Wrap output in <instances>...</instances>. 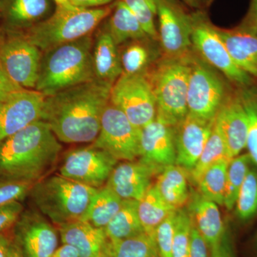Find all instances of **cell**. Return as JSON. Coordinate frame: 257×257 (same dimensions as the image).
I'll use <instances>...</instances> for the list:
<instances>
[{"label":"cell","mask_w":257,"mask_h":257,"mask_svg":"<svg viewBox=\"0 0 257 257\" xmlns=\"http://www.w3.org/2000/svg\"><path fill=\"white\" fill-rule=\"evenodd\" d=\"M111 87L95 79L46 96L41 119L62 143H93L99 135Z\"/></svg>","instance_id":"cell-1"},{"label":"cell","mask_w":257,"mask_h":257,"mask_svg":"<svg viewBox=\"0 0 257 257\" xmlns=\"http://www.w3.org/2000/svg\"><path fill=\"white\" fill-rule=\"evenodd\" d=\"M62 147L43 120L0 143V180L35 184L55 165Z\"/></svg>","instance_id":"cell-2"},{"label":"cell","mask_w":257,"mask_h":257,"mask_svg":"<svg viewBox=\"0 0 257 257\" xmlns=\"http://www.w3.org/2000/svg\"><path fill=\"white\" fill-rule=\"evenodd\" d=\"M93 45L89 35L45 51L35 90L48 96L95 79Z\"/></svg>","instance_id":"cell-3"},{"label":"cell","mask_w":257,"mask_h":257,"mask_svg":"<svg viewBox=\"0 0 257 257\" xmlns=\"http://www.w3.org/2000/svg\"><path fill=\"white\" fill-rule=\"evenodd\" d=\"M110 13L109 7L86 9L69 3L57 5L52 16L27 30L25 37L45 52L91 35Z\"/></svg>","instance_id":"cell-4"},{"label":"cell","mask_w":257,"mask_h":257,"mask_svg":"<svg viewBox=\"0 0 257 257\" xmlns=\"http://www.w3.org/2000/svg\"><path fill=\"white\" fill-rule=\"evenodd\" d=\"M97 189L55 175L36 182L29 194L41 214L59 226L81 220Z\"/></svg>","instance_id":"cell-5"},{"label":"cell","mask_w":257,"mask_h":257,"mask_svg":"<svg viewBox=\"0 0 257 257\" xmlns=\"http://www.w3.org/2000/svg\"><path fill=\"white\" fill-rule=\"evenodd\" d=\"M192 53L162 57L147 71L157 106V116L175 126L188 114L187 89Z\"/></svg>","instance_id":"cell-6"},{"label":"cell","mask_w":257,"mask_h":257,"mask_svg":"<svg viewBox=\"0 0 257 257\" xmlns=\"http://www.w3.org/2000/svg\"><path fill=\"white\" fill-rule=\"evenodd\" d=\"M230 93L216 69L193 51L187 89L188 113L201 119L214 120Z\"/></svg>","instance_id":"cell-7"},{"label":"cell","mask_w":257,"mask_h":257,"mask_svg":"<svg viewBox=\"0 0 257 257\" xmlns=\"http://www.w3.org/2000/svg\"><path fill=\"white\" fill-rule=\"evenodd\" d=\"M109 101L137 127L143 128L156 118V98L147 72L121 74L111 87Z\"/></svg>","instance_id":"cell-8"},{"label":"cell","mask_w":257,"mask_h":257,"mask_svg":"<svg viewBox=\"0 0 257 257\" xmlns=\"http://www.w3.org/2000/svg\"><path fill=\"white\" fill-rule=\"evenodd\" d=\"M193 15L192 45L194 53L240 88L249 87L252 78L241 70L231 58L216 27L202 13Z\"/></svg>","instance_id":"cell-9"},{"label":"cell","mask_w":257,"mask_h":257,"mask_svg":"<svg viewBox=\"0 0 257 257\" xmlns=\"http://www.w3.org/2000/svg\"><path fill=\"white\" fill-rule=\"evenodd\" d=\"M158 18L159 45L163 57H182L193 52L194 15L178 0H155Z\"/></svg>","instance_id":"cell-10"},{"label":"cell","mask_w":257,"mask_h":257,"mask_svg":"<svg viewBox=\"0 0 257 257\" xmlns=\"http://www.w3.org/2000/svg\"><path fill=\"white\" fill-rule=\"evenodd\" d=\"M141 130L109 101L103 111L100 130L92 145L117 160H136L140 157Z\"/></svg>","instance_id":"cell-11"},{"label":"cell","mask_w":257,"mask_h":257,"mask_svg":"<svg viewBox=\"0 0 257 257\" xmlns=\"http://www.w3.org/2000/svg\"><path fill=\"white\" fill-rule=\"evenodd\" d=\"M117 162L110 154L92 145L69 152L60 173L66 178L99 189L106 183Z\"/></svg>","instance_id":"cell-12"},{"label":"cell","mask_w":257,"mask_h":257,"mask_svg":"<svg viewBox=\"0 0 257 257\" xmlns=\"http://www.w3.org/2000/svg\"><path fill=\"white\" fill-rule=\"evenodd\" d=\"M42 56V51L25 35L10 37L0 45V64L23 89H35Z\"/></svg>","instance_id":"cell-13"},{"label":"cell","mask_w":257,"mask_h":257,"mask_svg":"<svg viewBox=\"0 0 257 257\" xmlns=\"http://www.w3.org/2000/svg\"><path fill=\"white\" fill-rule=\"evenodd\" d=\"M45 97L36 90L23 89L0 101V143L41 119Z\"/></svg>","instance_id":"cell-14"},{"label":"cell","mask_w":257,"mask_h":257,"mask_svg":"<svg viewBox=\"0 0 257 257\" xmlns=\"http://www.w3.org/2000/svg\"><path fill=\"white\" fill-rule=\"evenodd\" d=\"M15 235L25 257H52L58 246L55 228L35 211L22 213L15 225Z\"/></svg>","instance_id":"cell-15"},{"label":"cell","mask_w":257,"mask_h":257,"mask_svg":"<svg viewBox=\"0 0 257 257\" xmlns=\"http://www.w3.org/2000/svg\"><path fill=\"white\" fill-rule=\"evenodd\" d=\"M214 120H205L187 114L175 125L176 165L190 172L197 164L210 136Z\"/></svg>","instance_id":"cell-16"},{"label":"cell","mask_w":257,"mask_h":257,"mask_svg":"<svg viewBox=\"0 0 257 257\" xmlns=\"http://www.w3.org/2000/svg\"><path fill=\"white\" fill-rule=\"evenodd\" d=\"M162 169L139 159L116 165L106 186L122 199L140 201L152 187V179Z\"/></svg>","instance_id":"cell-17"},{"label":"cell","mask_w":257,"mask_h":257,"mask_svg":"<svg viewBox=\"0 0 257 257\" xmlns=\"http://www.w3.org/2000/svg\"><path fill=\"white\" fill-rule=\"evenodd\" d=\"M175 126L157 116L142 128L140 160L163 170L176 165Z\"/></svg>","instance_id":"cell-18"},{"label":"cell","mask_w":257,"mask_h":257,"mask_svg":"<svg viewBox=\"0 0 257 257\" xmlns=\"http://www.w3.org/2000/svg\"><path fill=\"white\" fill-rule=\"evenodd\" d=\"M214 125L224 140L229 158L239 155L246 146L248 116L239 92L230 93L216 114Z\"/></svg>","instance_id":"cell-19"},{"label":"cell","mask_w":257,"mask_h":257,"mask_svg":"<svg viewBox=\"0 0 257 257\" xmlns=\"http://www.w3.org/2000/svg\"><path fill=\"white\" fill-rule=\"evenodd\" d=\"M216 30L236 65L257 78V32L242 24L231 30Z\"/></svg>","instance_id":"cell-20"},{"label":"cell","mask_w":257,"mask_h":257,"mask_svg":"<svg viewBox=\"0 0 257 257\" xmlns=\"http://www.w3.org/2000/svg\"><path fill=\"white\" fill-rule=\"evenodd\" d=\"M61 239L78 250L79 257H95L104 251L107 239L103 228L82 220L59 225Z\"/></svg>","instance_id":"cell-21"},{"label":"cell","mask_w":257,"mask_h":257,"mask_svg":"<svg viewBox=\"0 0 257 257\" xmlns=\"http://www.w3.org/2000/svg\"><path fill=\"white\" fill-rule=\"evenodd\" d=\"M187 211L193 224L207 241L209 248L221 241L225 229L218 204L199 192L193 195Z\"/></svg>","instance_id":"cell-22"},{"label":"cell","mask_w":257,"mask_h":257,"mask_svg":"<svg viewBox=\"0 0 257 257\" xmlns=\"http://www.w3.org/2000/svg\"><path fill=\"white\" fill-rule=\"evenodd\" d=\"M92 55L95 79L113 85L123 72L119 47L113 40L106 25L96 33Z\"/></svg>","instance_id":"cell-23"},{"label":"cell","mask_w":257,"mask_h":257,"mask_svg":"<svg viewBox=\"0 0 257 257\" xmlns=\"http://www.w3.org/2000/svg\"><path fill=\"white\" fill-rule=\"evenodd\" d=\"M49 10V0H0V12L13 30H29L42 21Z\"/></svg>","instance_id":"cell-24"},{"label":"cell","mask_w":257,"mask_h":257,"mask_svg":"<svg viewBox=\"0 0 257 257\" xmlns=\"http://www.w3.org/2000/svg\"><path fill=\"white\" fill-rule=\"evenodd\" d=\"M155 40L150 37L139 39L123 44L119 49L122 74H135L147 72L162 57L157 50Z\"/></svg>","instance_id":"cell-25"},{"label":"cell","mask_w":257,"mask_h":257,"mask_svg":"<svg viewBox=\"0 0 257 257\" xmlns=\"http://www.w3.org/2000/svg\"><path fill=\"white\" fill-rule=\"evenodd\" d=\"M187 172L177 165L166 167L157 176V190L162 198L175 209L183 208L189 202Z\"/></svg>","instance_id":"cell-26"},{"label":"cell","mask_w":257,"mask_h":257,"mask_svg":"<svg viewBox=\"0 0 257 257\" xmlns=\"http://www.w3.org/2000/svg\"><path fill=\"white\" fill-rule=\"evenodd\" d=\"M106 27L118 47L127 42L150 37L135 13L121 0L115 4Z\"/></svg>","instance_id":"cell-27"},{"label":"cell","mask_w":257,"mask_h":257,"mask_svg":"<svg viewBox=\"0 0 257 257\" xmlns=\"http://www.w3.org/2000/svg\"><path fill=\"white\" fill-rule=\"evenodd\" d=\"M138 202L123 200L119 210L104 228L108 241H120L145 233L139 217Z\"/></svg>","instance_id":"cell-28"},{"label":"cell","mask_w":257,"mask_h":257,"mask_svg":"<svg viewBox=\"0 0 257 257\" xmlns=\"http://www.w3.org/2000/svg\"><path fill=\"white\" fill-rule=\"evenodd\" d=\"M123 200L107 186L101 187L93 196L81 220L104 229L119 210Z\"/></svg>","instance_id":"cell-29"},{"label":"cell","mask_w":257,"mask_h":257,"mask_svg":"<svg viewBox=\"0 0 257 257\" xmlns=\"http://www.w3.org/2000/svg\"><path fill=\"white\" fill-rule=\"evenodd\" d=\"M177 210L160 195L155 184L138 202V214L147 234L155 238L157 226L172 211Z\"/></svg>","instance_id":"cell-30"},{"label":"cell","mask_w":257,"mask_h":257,"mask_svg":"<svg viewBox=\"0 0 257 257\" xmlns=\"http://www.w3.org/2000/svg\"><path fill=\"white\" fill-rule=\"evenodd\" d=\"M104 251L109 257H161L155 238L146 233L113 242L107 241Z\"/></svg>","instance_id":"cell-31"},{"label":"cell","mask_w":257,"mask_h":257,"mask_svg":"<svg viewBox=\"0 0 257 257\" xmlns=\"http://www.w3.org/2000/svg\"><path fill=\"white\" fill-rule=\"evenodd\" d=\"M230 160H223L211 166L202 176L197 185L199 193L218 205L224 204L226 172Z\"/></svg>","instance_id":"cell-32"},{"label":"cell","mask_w":257,"mask_h":257,"mask_svg":"<svg viewBox=\"0 0 257 257\" xmlns=\"http://www.w3.org/2000/svg\"><path fill=\"white\" fill-rule=\"evenodd\" d=\"M223 160H230L231 159L228 155L224 140L214 123L212 131L204 150L197 164L190 172L193 182L197 185L199 179L208 169Z\"/></svg>","instance_id":"cell-33"},{"label":"cell","mask_w":257,"mask_h":257,"mask_svg":"<svg viewBox=\"0 0 257 257\" xmlns=\"http://www.w3.org/2000/svg\"><path fill=\"white\" fill-rule=\"evenodd\" d=\"M251 159L248 154L238 155L229 161L226 172L224 204L227 210H232L235 207L240 189L251 167Z\"/></svg>","instance_id":"cell-34"},{"label":"cell","mask_w":257,"mask_h":257,"mask_svg":"<svg viewBox=\"0 0 257 257\" xmlns=\"http://www.w3.org/2000/svg\"><path fill=\"white\" fill-rule=\"evenodd\" d=\"M236 215L241 220L251 219L257 214V169L250 167L238 194Z\"/></svg>","instance_id":"cell-35"},{"label":"cell","mask_w":257,"mask_h":257,"mask_svg":"<svg viewBox=\"0 0 257 257\" xmlns=\"http://www.w3.org/2000/svg\"><path fill=\"white\" fill-rule=\"evenodd\" d=\"M240 96L248 116V135L246 148L257 167V90L250 87L240 88Z\"/></svg>","instance_id":"cell-36"},{"label":"cell","mask_w":257,"mask_h":257,"mask_svg":"<svg viewBox=\"0 0 257 257\" xmlns=\"http://www.w3.org/2000/svg\"><path fill=\"white\" fill-rule=\"evenodd\" d=\"M192 225V218L187 209H177L172 257H188Z\"/></svg>","instance_id":"cell-37"},{"label":"cell","mask_w":257,"mask_h":257,"mask_svg":"<svg viewBox=\"0 0 257 257\" xmlns=\"http://www.w3.org/2000/svg\"><path fill=\"white\" fill-rule=\"evenodd\" d=\"M135 13L143 29L152 40L159 42L158 32L155 25L157 17L155 0H121Z\"/></svg>","instance_id":"cell-38"},{"label":"cell","mask_w":257,"mask_h":257,"mask_svg":"<svg viewBox=\"0 0 257 257\" xmlns=\"http://www.w3.org/2000/svg\"><path fill=\"white\" fill-rule=\"evenodd\" d=\"M176 211H172L155 231V239L161 257H172Z\"/></svg>","instance_id":"cell-39"},{"label":"cell","mask_w":257,"mask_h":257,"mask_svg":"<svg viewBox=\"0 0 257 257\" xmlns=\"http://www.w3.org/2000/svg\"><path fill=\"white\" fill-rule=\"evenodd\" d=\"M34 184L18 181L0 180V207L23 200L30 194Z\"/></svg>","instance_id":"cell-40"},{"label":"cell","mask_w":257,"mask_h":257,"mask_svg":"<svg viewBox=\"0 0 257 257\" xmlns=\"http://www.w3.org/2000/svg\"><path fill=\"white\" fill-rule=\"evenodd\" d=\"M23 212L20 202H13L0 207V234L15 226Z\"/></svg>","instance_id":"cell-41"},{"label":"cell","mask_w":257,"mask_h":257,"mask_svg":"<svg viewBox=\"0 0 257 257\" xmlns=\"http://www.w3.org/2000/svg\"><path fill=\"white\" fill-rule=\"evenodd\" d=\"M209 248L207 241L193 224L188 257H209Z\"/></svg>","instance_id":"cell-42"},{"label":"cell","mask_w":257,"mask_h":257,"mask_svg":"<svg viewBox=\"0 0 257 257\" xmlns=\"http://www.w3.org/2000/svg\"><path fill=\"white\" fill-rule=\"evenodd\" d=\"M21 89H23V88L15 84L10 78L9 76L5 72L4 69L0 64V101H3L12 93L21 90Z\"/></svg>","instance_id":"cell-43"},{"label":"cell","mask_w":257,"mask_h":257,"mask_svg":"<svg viewBox=\"0 0 257 257\" xmlns=\"http://www.w3.org/2000/svg\"><path fill=\"white\" fill-rule=\"evenodd\" d=\"M209 248L211 251L210 257H235L232 246L226 232L219 243Z\"/></svg>","instance_id":"cell-44"},{"label":"cell","mask_w":257,"mask_h":257,"mask_svg":"<svg viewBox=\"0 0 257 257\" xmlns=\"http://www.w3.org/2000/svg\"><path fill=\"white\" fill-rule=\"evenodd\" d=\"M241 24L257 32V0H251L247 14Z\"/></svg>","instance_id":"cell-45"},{"label":"cell","mask_w":257,"mask_h":257,"mask_svg":"<svg viewBox=\"0 0 257 257\" xmlns=\"http://www.w3.org/2000/svg\"><path fill=\"white\" fill-rule=\"evenodd\" d=\"M114 0H69V3L77 8L92 9L101 8V6L109 4Z\"/></svg>","instance_id":"cell-46"},{"label":"cell","mask_w":257,"mask_h":257,"mask_svg":"<svg viewBox=\"0 0 257 257\" xmlns=\"http://www.w3.org/2000/svg\"><path fill=\"white\" fill-rule=\"evenodd\" d=\"M52 257H79L78 250L72 245L64 243L63 246L57 248Z\"/></svg>","instance_id":"cell-47"},{"label":"cell","mask_w":257,"mask_h":257,"mask_svg":"<svg viewBox=\"0 0 257 257\" xmlns=\"http://www.w3.org/2000/svg\"><path fill=\"white\" fill-rule=\"evenodd\" d=\"M7 257H25L20 246L15 241H10Z\"/></svg>","instance_id":"cell-48"},{"label":"cell","mask_w":257,"mask_h":257,"mask_svg":"<svg viewBox=\"0 0 257 257\" xmlns=\"http://www.w3.org/2000/svg\"><path fill=\"white\" fill-rule=\"evenodd\" d=\"M8 236L4 234H0V257L8 256V250L10 243Z\"/></svg>","instance_id":"cell-49"},{"label":"cell","mask_w":257,"mask_h":257,"mask_svg":"<svg viewBox=\"0 0 257 257\" xmlns=\"http://www.w3.org/2000/svg\"><path fill=\"white\" fill-rule=\"evenodd\" d=\"M186 5L194 9L199 10L204 4V0H182Z\"/></svg>","instance_id":"cell-50"},{"label":"cell","mask_w":257,"mask_h":257,"mask_svg":"<svg viewBox=\"0 0 257 257\" xmlns=\"http://www.w3.org/2000/svg\"><path fill=\"white\" fill-rule=\"evenodd\" d=\"M57 5H65L69 3V0H55Z\"/></svg>","instance_id":"cell-51"},{"label":"cell","mask_w":257,"mask_h":257,"mask_svg":"<svg viewBox=\"0 0 257 257\" xmlns=\"http://www.w3.org/2000/svg\"><path fill=\"white\" fill-rule=\"evenodd\" d=\"M105 256V254H104V251H103V252L100 253V254L98 255V256H96L95 257H104Z\"/></svg>","instance_id":"cell-52"},{"label":"cell","mask_w":257,"mask_h":257,"mask_svg":"<svg viewBox=\"0 0 257 257\" xmlns=\"http://www.w3.org/2000/svg\"><path fill=\"white\" fill-rule=\"evenodd\" d=\"M104 254H105V256H104V257H109V256H107V255L105 253H104Z\"/></svg>","instance_id":"cell-53"}]
</instances>
